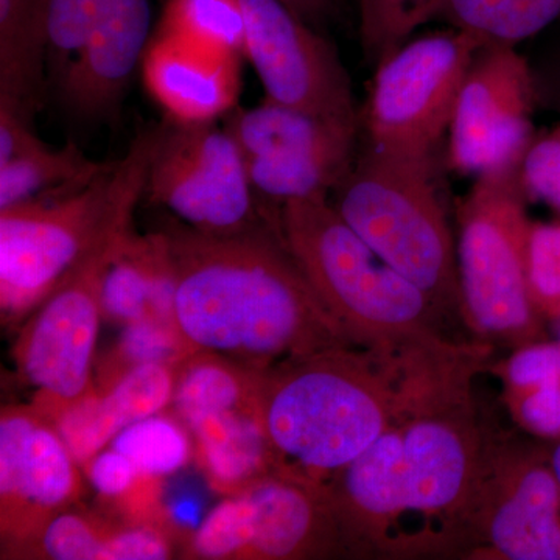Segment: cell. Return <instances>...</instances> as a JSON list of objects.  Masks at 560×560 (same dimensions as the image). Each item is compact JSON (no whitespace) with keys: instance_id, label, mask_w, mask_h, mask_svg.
<instances>
[{"instance_id":"obj_1","label":"cell","mask_w":560,"mask_h":560,"mask_svg":"<svg viewBox=\"0 0 560 560\" xmlns=\"http://www.w3.org/2000/svg\"><path fill=\"white\" fill-rule=\"evenodd\" d=\"M492 352L445 337L320 350L268 368L259 418L276 474L326 490L397 420L471 385Z\"/></svg>"},{"instance_id":"obj_2","label":"cell","mask_w":560,"mask_h":560,"mask_svg":"<svg viewBox=\"0 0 560 560\" xmlns=\"http://www.w3.org/2000/svg\"><path fill=\"white\" fill-rule=\"evenodd\" d=\"M489 431L474 385L397 420L331 481L349 536L377 558H463L464 515Z\"/></svg>"},{"instance_id":"obj_3","label":"cell","mask_w":560,"mask_h":560,"mask_svg":"<svg viewBox=\"0 0 560 560\" xmlns=\"http://www.w3.org/2000/svg\"><path fill=\"white\" fill-rule=\"evenodd\" d=\"M175 272L173 319L191 350L267 371L280 361L361 345L313 290L275 228L206 234L162 230Z\"/></svg>"},{"instance_id":"obj_4","label":"cell","mask_w":560,"mask_h":560,"mask_svg":"<svg viewBox=\"0 0 560 560\" xmlns=\"http://www.w3.org/2000/svg\"><path fill=\"white\" fill-rule=\"evenodd\" d=\"M276 232L320 301L361 345L445 338L447 316L341 219L330 198L279 206Z\"/></svg>"},{"instance_id":"obj_5","label":"cell","mask_w":560,"mask_h":560,"mask_svg":"<svg viewBox=\"0 0 560 560\" xmlns=\"http://www.w3.org/2000/svg\"><path fill=\"white\" fill-rule=\"evenodd\" d=\"M153 132H143L108 172L0 209V312L18 327L60 287L117 213L143 197Z\"/></svg>"},{"instance_id":"obj_6","label":"cell","mask_w":560,"mask_h":560,"mask_svg":"<svg viewBox=\"0 0 560 560\" xmlns=\"http://www.w3.org/2000/svg\"><path fill=\"white\" fill-rule=\"evenodd\" d=\"M330 202L447 318H460L456 237L434 180L433 156H401L368 145L331 191Z\"/></svg>"},{"instance_id":"obj_7","label":"cell","mask_w":560,"mask_h":560,"mask_svg":"<svg viewBox=\"0 0 560 560\" xmlns=\"http://www.w3.org/2000/svg\"><path fill=\"white\" fill-rule=\"evenodd\" d=\"M526 201L517 172L495 173L475 179L456 212L460 319L486 345L545 340L526 272Z\"/></svg>"},{"instance_id":"obj_8","label":"cell","mask_w":560,"mask_h":560,"mask_svg":"<svg viewBox=\"0 0 560 560\" xmlns=\"http://www.w3.org/2000/svg\"><path fill=\"white\" fill-rule=\"evenodd\" d=\"M132 198L60 287L24 320L14 345L18 371L36 389L33 407L54 419L94 388L103 320L102 287L110 261L131 234Z\"/></svg>"},{"instance_id":"obj_9","label":"cell","mask_w":560,"mask_h":560,"mask_svg":"<svg viewBox=\"0 0 560 560\" xmlns=\"http://www.w3.org/2000/svg\"><path fill=\"white\" fill-rule=\"evenodd\" d=\"M540 442L489 431L464 515L463 558L560 560V488Z\"/></svg>"},{"instance_id":"obj_10","label":"cell","mask_w":560,"mask_h":560,"mask_svg":"<svg viewBox=\"0 0 560 560\" xmlns=\"http://www.w3.org/2000/svg\"><path fill=\"white\" fill-rule=\"evenodd\" d=\"M486 44L451 27L405 39L377 62L364 113L370 147L433 156L447 135L471 61Z\"/></svg>"},{"instance_id":"obj_11","label":"cell","mask_w":560,"mask_h":560,"mask_svg":"<svg viewBox=\"0 0 560 560\" xmlns=\"http://www.w3.org/2000/svg\"><path fill=\"white\" fill-rule=\"evenodd\" d=\"M346 556L326 490L270 474L224 497L183 541V558L308 560Z\"/></svg>"},{"instance_id":"obj_12","label":"cell","mask_w":560,"mask_h":560,"mask_svg":"<svg viewBox=\"0 0 560 560\" xmlns=\"http://www.w3.org/2000/svg\"><path fill=\"white\" fill-rule=\"evenodd\" d=\"M191 230L232 235L268 226L237 142L217 121L167 119L153 131L145 191Z\"/></svg>"},{"instance_id":"obj_13","label":"cell","mask_w":560,"mask_h":560,"mask_svg":"<svg viewBox=\"0 0 560 560\" xmlns=\"http://www.w3.org/2000/svg\"><path fill=\"white\" fill-rule=\"evenodd\" d=\"M224 128L242 151L256 194L278 206L330 198L357 158V125L278 103L237 106Z\"/></svg>"},{"instance_id":"obj_14","label":"cell","mask_w":560,"mask_h":560,"mask_svg":"<svg viewBox=\"0 0 560 560\" xmlns=\"http://www.w3.org/2000/svg\"><path fill=\"white\" fill-rule=\"evenodd\" d=\"M536 83L514 46H485L467 70L448 127L447 164L463 176L517 172L534 139Z\"/></svg>"},{"instance_id":"obj_15","label":"cell","mask_w":560,"mask_h":560,"mask_svg":"<svg viewBox=\"0 0 560 560\" xmlns=\"http://www.w3.org/2000/svg\"><path fill=\"white\" fill-rule=\"evenodd\" d=\"M245 57L265 101L359 127L348 72L326 39L283 0H238Z\"/></svg>"},{"instance_id":"obj_16","label":"cell","mask_w":560,"mask_h":560,"mask_svg":"<svg viewBox=\"0 0 560 560\" xmlns=\"http://www.w3.org/2000/svg\"><path fill=\"white\" fill-rule=\"evenodd\" d=\"M55 423L38 408L0 412L2 559L31 541L55 515L79 503L83 474Z\"/></svg>"},{"instance_id":"obj_17","label":"cell","mask_w":560,"mask_h":560,"mask_svg":"<svg viewBox=\"0 0 560 560\" xmlns=\"http://www.w3.org/2000/svg\"><path fill=\"white\" fill-rule=\"evenodd\" d=\"M150 25V0H98L90 31L60 79L70 108L90 119L116 108L142 65Z\"/></svg>"},{"instance_id":"obj_18","label":"cell","mask_w":560,"mask_h":560,"mask_svg":"<svg viewBox=\"0 0 560 560\" xmlns=\"http://www.w3.org/2000/svg\"><path fill=\"white\" fill-rule=\"evenodd\" d=\"M241 55L156 32L143 55V84L167 119L217 121L237 108Z\"/></svg>"},{"instance_id":"obj_19","label":"cell","mask_w":560,"mask_h":560,"mask_svg":"<svg viewBox=\"0 0 560 560\" xmlns=\"http://www.w3.org/2000/svg\"><path fill=\"white\" fill-rule=\"evenodd\" d=\"M178 364L150 363L135 368L116 385L90 394L50 419L81 469L120 431L172 407Z\"/></svg>"},{"instance_id":"obj_20","label":"cell","mask_w":560,"mask_h":560,"mask_svg":"<svg viewBox=\"0 0 560 560\" xmlns=\"http://www.w3.org/2000/svg\"><path fill=\"white\" fill-rule=\"evenodd\" d=\"M173 298L175 272L164 232L132 231L103 280V319L121 327L147 316L175 323Z\"/></svg>"},{"instance_id":"obj_21","label":"cell","mask_w":560,"mask_h":560,"mask_svg":"<svg viewBox=\"0 0 560 560\" xmlns=\"http://www.w3.org/2000/svg\"><path fill=\"white\" fill-rule=\"evenodd\" d=\"M195 459L206 480L224 495L276 474L259 411L212 412L187 420Z\"/></svg>"},{"instance_id":"obj_22","label":"cell","mask_w":560,"mask_h":560,"mask_svg":"<svg viewBox=\"0 0 560 560\" xmlns=\"http://www.w3.org/2000/svg\"><path fill=\"white\" fill-rule=\"evenodd\" d=\"M49 57L44 0H0V102L33 116Z\"/></svg>"},{"instance_id":"obj_23","label":"cell","mask_w":560,"mask_h":560,"mask_svg":"<svg viewBox=\"0 0 560 560\" xmlns=\"http://www.w3.org/2000/svg\"><path fill=\"white\" fill-rule=\"evenodd\" d=\"M264 372L221 353L195 350L179 363L173 412L186 423L212 412L259 411Z\"/></svg>"},{"instance_id":"obj_24","label":"cell","mask_w":560,"mask_h":560,"mask_svg":"<svg viewBox=\"0 0 560 560\" xmlns=\"http://www.w3.org/2000/svg\"><path fill=\"white\" fill-rule=\"evenodd\" d=\"M560 20V0H436L427 24L444 22L486 46H514Z\"/></svg>"},{"instance_id":"obj_25","label":"cell","mask_w":560,"mask_h":560,"mask_svg":"<svg viewBox=\"0 0 560 560\" xmlns=\"http://www.w3.org/2000/svg\"><path fill=\"white\" fill-rule=\"evenodd\" d=\"M113 162L92 161L73 142L50 149L46 142L0 164V209L20 202L86 186L113 167Z\"/></svg>"},{"instance_id":"obj_26","label":"cell","mask_w":560,"mask_h":560,"mask_svg":"<svg viewBox=\"0 0 560 560\" xmlns=\"http://www.w3.org/2000/svg\"><path fill=\"white\" fill-rule=\"evenodd\" d=\"M191 352L195 350L180 337L175 323L147 316L125 326L108 352L95 361L94 389H109L142 364H179Z\"/></svg>"},{"instance_id":"obj_27","label":"cell","mask_w":560,"mask_h":560,"mask_svg":"<svg viewBox=\"0 0 560 560\" xmlns=\"http://www.w3.org/2000/svg\"><path fill=\"white\" fill-rule=\"evenodd\" d=\"M110 445L127 455L140 474L162 480L195 458L194 440L186 423L165 411L127 427Z\"/></svg>"},{"instance_id":"obj_28","label":"cell","mask_w":560,"mask_h":560,"mask_svg":"<svg viewBox=\"0 0 560 560\" xmlns=\"http://www.w3.org/2000/svg\"><path fill=\"white\" fill-rule=\"evenodd\" d=\"M158 32L245 55V18L238 0H168Z\"/></svg>"},{"instance_id":"obj_29","label":"cell","mask_w":560,"mask_h":560,"mask_svg":"<svg viewBox=\"0 0 560 560\" xmlns=\"http://www.w3.org/2000/svg\"><path fill=\"white\" fill-rule=\"evenodd\" d=\"M117 523L79 508L55 515L9 559L105 560L106 547Z\"/></svg>"},{"instance_id":"obj_30","label":"cell","mask_w":560,"mask_h":560,"mask_svg":"<svg viewBox=\"0 0 560 560\" xmlns=\"http://www.w3.org/2000/svg\"><path fill=\"white\" fill-rule=\"evenodd\" d=\"M436 0H359L360 32L364 51L381 61L390 50L427 24Z\"/></svg>"},{"instance_id":"obj_31","label":"cell","mask_w":560,"mask_h":560,"mask_svg":"<svg viewBox=\"0 0 560 560\" xmlns=\"http://www.w3.org/2000/svg\"><path fill=\"white\" fill-rule=\"evenodd\" d=\"M530 300L545 319L560 323V223L533 221L526 245Z\"/></svg>"},{"instance_id":"obj_32","label":"cell","mask_w":560,"mask_h":560,"mask_svg":"<svg viewBox=\"0 0 560 560\" xmlns=\"http://www.w3.org/2000/svg\"><path fill=\"white\" fill-rule=\"evenodd\" d=\"M517 179L526 200L560 212V120L530 140L518 165Z\"/></svg>"},{"instance_id":"obj_33","label":"cell","mask_w":560,"mask_h":560,"mask_svg":"<svg viewBox=\"0 0 560 560\" xmlns=\"http://www.w3.org/2000/svg\"><path fill=\"white\" fill-rule=\"evenodd\" d=\"M504 407L518 429L541 441L560 438V378L526 386L503 389Z\"/></svg>"},{"instance_id":"obj_34","label":"cell","mask_w":560,"mask_h":560,"mask_svg":"<svg viewBox=\"0 0 560 560\" xmlns=\"http://www.w3.org/2000/svg\"><path fill=\"white\" fill-rule=\"evenodd\" d=\"M97 5L98 0H44L49 58L60 79L90 31Z\"/></svg>"},{"instance_id":"obj_35","label":"cell","mask_w":560,"mask_h":560,"mask_svg":"<svg viewBox=\"0 0 560 560\" xmlns=\"http://www.w3.org/2000/svg\"><path fill=\"white\" fill-rule=\"evenodd\" d=\"M175 526L117 523L105 560H164L175 552Z\"/></svg>"},{"instance_id":"obj_36","label":"cell","mask_w":560,"mask_h":560,"mask_svg":"<svg viewBox=\"0 0 560 560\" xmlns=\"http://www.w3.org/2000/svg\"><path fill=\"white\" fill-rule=\"evenodd\" d=\"M83 471L95 492L110 503L127 495L140 477V471L132 460L113 445L103 448L94 458L88 460Z\"/></svg>"},{"instance_id":"obj_37","label":"cell","mask_w":560,"mask_h":560,"mask_svg":"<svg viewBox=\"0 0 560 560\" xmlns=\"http://www.w3.org/2000/svg\"><path fill=\"white\" fill-rule=\"evenodd\" d=\"M283 2L289 3L291 9L301 14L302 18H305L318 16L319 13L329 9L334 0H283Z\"/></svg>"},{"instance_id":"obj_38","label":"cell","mask_w":560,"mask_h":560,"mask_svg":"<svg viewBox=\"0 0 560 560\" xmlns=\"http://www.w3.org/2000/svg\"><path fill=\"white\" fill-rule=\"evenodd\" d=\"M551 459L552 467H555L556 477H558L559 488H560V438L555 441L551 447Z\"/></svg>"},{"instance_id":"obj_39","label":"cell","mask_w":560,"mask_h":560,"mask_svg":"<svg viewBox=\"0 0 560 560\" xmlns=\"http://www.w3.org/2000/svg\"><path fill=\"white\" fill-rule=\"evenodd\" d=\"M558 341L560 342V327H559V340Z\"/></svg>"}]
</instances>
